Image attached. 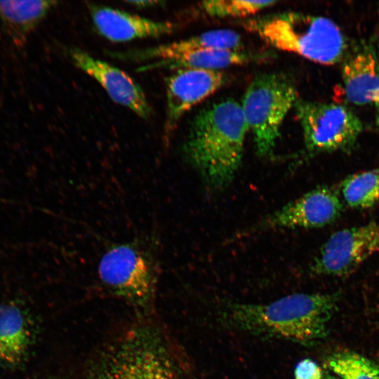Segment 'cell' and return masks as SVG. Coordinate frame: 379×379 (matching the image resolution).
<instances>
[{
	"mask_svg": "<svg viewBox=\"0 0 379 379\" xmlns=\"http://www.w3.org/2000/svg\"><path fill=\"white\" fill-rule=\"evenodd\" d=\"M338 300V293H298L267 304L231 303L222 310V319L249 334L311 346L327 335Z\"/></svg>",
	"mask_w": 379,
	"mask_h": 379,
	"instance_id": "obj_1",
	"label": "cell"
},
{
	"mask_svg": "<svg viewBox=\"0 0 379 379\" xmlns=\"http://www.w3.org/2000/svg\"><path fill=\"white\" fill-rule=\"evenodd\" d=\"M248 131L241 105L232 98L214 102L193 118L184 157L213 191L226 188L239 168Z\"/></svg>",
	"mask_w": 379,
	"mask_h": 379,
	"instance_id": "obj_2",
	"label": "cell"
},
{
	"mask_svg": "<svg viewBox=\"0 0 379 379\" xmlns=\"http://www.w3.org/2000/svg\"><path fill=\"white\" fill-rule=\"evenodd\" d=\"M87 379H180L168 344L150 322L133 325L93 359Z\"/></svg>",
	"mask_w": 379,
	"mask_h": 379,
	"instance_id": "obj_3",
	"label": "cell"
},
{
	"mask_svg": "<svg viewBox=\"0 0 379 379\" xmlns=\"http://www.w3.org/2000/svg\"><path fill=\"white\" fill-rule=\"evenodd\" d=\"M243 26L275 48L321 65L339 62L347 50L341 29L324 16L286 11L251 18Z\"/></svg>",
	"mask_w": 379,
	"mask_h": 379,
	"instance_id": "obj_4",
	"label": "cell"
},
{
	"mask_svg": "<svg viewBox=\"0 0 379 379\" xmlns=\"http://www.w3.org/2000/svg\"><path fill=\"white\" fill-rule=\"evenodd\" d=\"M153 240L136 239L110 245L98 263L106 288L134 307L146 310L153 303L158 261Z\"/></svg>",
	"mask_w": 379,
	"mask_h": 379,
	"instance_id": "obj_5",
	"label": "cell"
},
{
	"mask_svg": "<svg viewBox=\"0 0 379 379\" xmlns=\"http://www.w3.org/2000/svg\"><path fill=\"white\" fill-rule=\"evenodd\" d=\"M298 99L294 84L284 73L258 74L249 84L241 105L260 157H272L284 120Z\"/></svg>",
	"mask_w": 379,
	"mask_h": 379,
	"instance_id": "obj_6",
	"label": "cell"
},
{
	"mask_svg": "<svg viewBox=\"0 0 379 379\" xmlns=\"http://www.w3.org/2000/svg\"><path fill=\"white\" fill-rule=\"evenodd\" d=\"M294 108L307 156L350 151L363 131L361 119L345 105L298 98Z\"/></svg>",
	"mask_w": 379,
	"mask_h": 379,
	"instance_id": "obj_7",
	"label": "cell"
},
{
	"mask_svg": "<svg viewBox=\"0 0 379 379\" xmlns=\"http://www.w3.org/2000/svg\"><path fill=\"white\" fill-rule=\"evenodd\" d=\"M379 252V222L345 228L332 234L323 244L310 270L317 275L345 277Z\"/></svg>",
	"mask_w": 379,
	"mask_h": 379,
	"instance_id": "obj_8",
	"label": "cell"
},
{
	"mask_svg": "<svg viewBox=\"0 0 379 379\" xmlns=\"http://www.w3.org/2000/svg\"><path fill=\"white\" fill-rule=\"evenodd\" d=\"M342 211L338 194L329 187L320 186L267 215L251 231L322 227L338 220Z\"/></svg>",
	"mask_w": 379,
	"mask_h": 379,
	"instance_id": "obj_9",
	"label": "cell"
},
{
	"mask_svg": "<svg viewBox=\"0 0 379 379\" xmlns=\"http://www.w3.org/2000/svg\"><path fill=\"white\" fill-rule=\"evenodd\" d=\"M225 82L221 70L181 69L168 77L164 139L176 128L184 114L214 93Z\"/></svg>",
	"mask_w": 379,
	"mask_h": 379,
	"instance_id": "obj_10",
	"label": "cell"
},
{
	"mask_svg": "<svg viewBox=\"0 0 379 379\" xmlns=\"http://www.w3.org/2000/svg\"><path fill=\"white\" fill-rule=\"evenodd\" d=\"M67 52L74 65L93 78L114 102L142 119L150 117L152 108L144 91L127 73L77 47Z\"/></svg>",
	"mask_w": 379,
	"mask_h": 379,
	"instance_id": "obj_11",
	"label": "cell"
},
{
	"mask_svg": "<svg viewBox=\"0 0 379 379\" xmlns=\"http://www.w3.org/2000/svg\"><path fill=\"white\" fill-rule=\"evenodd\" d=\"M86 5L98 33L110 41L159 37L176 28L171 22L156 21L94 3Z\"/></svg>",
	"mask_w": 379,
	"mask_h": 379,
	"instance_id": "obj_12",
	"label": "cell"
},
{
	"mask_svg": "<svg viewBox=\"0 0 379 379\" xmlns=\"http://www.w3.org/2000/svg\"><path fill=\"white\" fill-rule=\"evenodd\" d=\"M36 326L32 315L21 304H0V365L15 369L25 364L34 343Z\"/></svg>",
	"mask_w": 379,
	"mask_h": 379,
	"instance_id": "obj_13",
	"label": "cell"
},
{
	"mask_svg": "<svg viewBox=\"0 0 379 379\" xmlns=\"http://www.w3.org/2000/svg\"><path fill=\"white\" fill-rule=\"evenodd\" d=\"M243 41L235 31L227 29L208 31L186 39L143 49L110 52L109 55L123 60L143 62L164 61L182 53L203 49L243 51Z\"/></svg>",
	"mask_w": 379,
	"mask_h": 379,
	"instance_id": "obj_14",
	"label": "cell"
},
{
	"mask_svg": "<svg viewBox=\"0 0 379 379\" xmlns=\"http://www.w3.org/2000/svg\"><path fill=\"white\" fill-rule=\"evenodd\" d=\"M341 78L345 96L352 104L379 102V57L374 49L364 47L348 57L342 65Z\"/></svg>",
	"mask_w": 379,
	"mask_h": 379,
	"instance_id": "obj_15",
	"label": "cell"
},
{
	"mask_svg": "<svg viewBox=\"0 0 379 379\" xmlns=\"http://www.w3.org/2000/svg\"><path fill=\"white\" fill-rule=\"evenodd\" d=\"M57 4L55 1H0L1 27L13 44L21 47Z\"/></svg>",
	"mask_w": 379,
	"mask_h": 379,
	"instance_id": "obj_16",
	"label": "cell"
},
{
	"mask_svg": "<svg viewBox=\"0 0 379 379\" xmlns=\"http://www.w3.org/2000/svg\"><path fill=\"white\" fill-rule=\"evenodd\" d=\"M253 56L244 51L203 49L186 52L167 60L155 61L138 69L145 71L156 68L203 69L220 70L250 62Z\"/></svg>",
	"mask_w": 379,
	"mask_h": 379,
	"instance_id": "obj_17",
	"label": "cell"
},
{
	"mask_svg": "<svg viewBox=\"0 0 379 379\" xmlns=\"http://www.w3.org/2000/svg\"><path fill=\"white\" fill-rule=\"evenodd\" d=\"M340 193L346 204L353 208H370L379 202V168L357 173L345 178Z\"/></svg>",
	"mask_w": 379,
	"mask_h": 379,
	"instance_id": "obj_18",
	"label": "cell"
},
{
	"mask_svg": "<svg viewBox=\"0 0 379 379\" xmlns=\"http://www.w3.org/2000/svg\"><path fill=\"white\" fill-rule=\"evenodd\" d=\"M325 366L341 379H379V365L353 352L335 353Z\"/></svg>",
	"mask_w": 379,
	"mask_h": 379,
	"instance_id": "obj_19",
	"label": "cell"
},
{
	"mask_svg": "<svg viewBox=\"0 0 379 379\" xmlns=\"http://www.w3.org/2000/svg\"><path fill=\"white\" fill-rule=\"evenodd\" d=\"M276 1L211 0L200 4V9L215 18H246L272 6Z\"/></svg>",
	"mask_w": 379,
	"mask_h": 379,
	"instance_id": "obj_20",
	"label": "cell"
},
{
	"mask_svg": "<svg viewBox=\"0 0 379 379\" xmlns=\"http://www.w3.org/2000/svg\"><path fill=\"white\" fill-rule=\"evenodd\" d=\"M295 379H322L321 368L310 359L300 361L294 370Z\"/></svg>",
	"mask_w": 379,
	"mask_h": 379,
	"instance_id": "obj_21",
	"label": "cell"
},
{
	"mask_svg": "<svg viewBox=\"0 0 379 379\" xmlns=\"http://www.w3.org/2000/svg\"><path fill=\"white\" fill-rule=\"evenodd\" d=\"M126 3L131 4L133 6L140 8H146L150 7H154L161 4L160 1H126Z\"/></svg>",
	"mask_w": 379,
	"mask_h": 379,
	"instance_id": "obj_22",
	"label": "cell"
},
{
	"mask_svg": "<svg viewBox=\"0 0 379 379\" xmlns=\"http://www.w3.org/2000/svg\"><path fill=\"white\" fill-rule=\"evenodd\" d=\"M377 107V113H376V118H375V125L376 127L379 131V102L375 105Z\"/></svg>",
	"mask_w": 379,
	"mask_h": 379,
	"instance_id": "obj_23",
	"label": "cell"
},
{
	"mask_svg": "<svg viewBox=\"0 0 379 379\" xmlns=\"http://www.w3.org/2000/svg\"><path fill=\"white\" fill-rule=\"evenodd\" d=\"M322 379H341L337 375H333L331 373H326L325 375H324Z\"/></svg>",
	"mask_w": 379,
	"mask_h": 379,
	"instance_id": "obj_24",
	"label": "cell"
},
{
	"mask_svg": "<svg viewBox=\"0 0 379 379\" xmlns=\"http://www.w3.org/2000/svg\"><path fill=\"white\" fill-rule=\"evenodd\" d=\"M378 18H379V8H378Z\"/></svg>",
	"mask_w": 379,
	"mask_h": 379,
	"instance_id": "obj_25",
	"label": "cell"
}]
</instances>
